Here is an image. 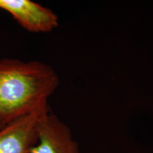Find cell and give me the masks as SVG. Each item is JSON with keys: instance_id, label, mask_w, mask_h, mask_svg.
<instances>
[{"instance_id": "cell-1", "label": "cell", "mask_w": 153, "mask_h": 153, "mask_svg": "<svg viewBox=\"0 0 153 153\" xmlns=\"http://www.w3.org/2000/svg\"><path fill=\"white\" fill-rule=\"evenodd\" d=\"M60 84L52 67L37 60H0V126L48 108Z\"/></svg>"}, {"instance_id": "cell-2", "label": "cell", "mask_w": 153, "mask_h": 153, "mask_svg": "<svg viewBox=\"0 0 153 153\" xmlns=\"http://www.w3.org/2000/svg\"><path fill=\"white\" fill-rule=\"evenodd\" d=\"M50 108L22 116L0 128V153H30L38 140L40 118Z\"/></svg>"}, {"instance_id": "cell-3", "label": "cell", "mask_w": 153, "mask_h": 153, "mask_svg": "<svg viewBox=\"0 0 153 153\" xmlns=\"http://www.w3.org/2000/svg\"><path fill=\"white\" fill-rule=\"evenodd\" d=\"M30 153H80V151L70 128L48 111L40 118L38 140Z\"/></svg>"}, {"instance_id": "cell-4", "label": "cell", "mask_w": 153, "mask_h": 153, "mask_svg": "<svg viewBox=\"0 0 153 153\" xmlns=\"http://www.w3.org/2000/svg\"><path fill=\"white\" fill-rule=\"evenodd\" d=\"M0 9L8 12L22 28L32 33H48L59 25L55 13L30 0H0Z\"/></svg>"}, {"instance_id": "cell-5", "label": "cell", "mask_w": 153, "mask_h": 153, "mask_svg": "<svg viewBox=\"0 0 153 153\" xmlns=\"http://www.w3.org/2000/svg\"><path fill=\"white\" fill-rule=\"evenodd\" d=\"M1 127H2V126H0V128H1Z\"/></svg>"}]
</instances>
